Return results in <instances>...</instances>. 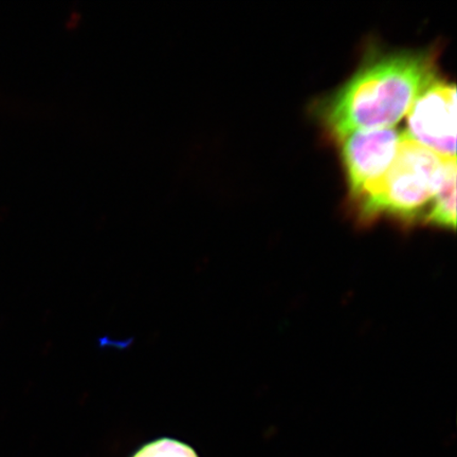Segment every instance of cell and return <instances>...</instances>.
<instances>
[{
    "mask_svg": "<svg viewBox=\"0 0 457 457\" xmlns=\"http://www.w3.org/2000/svg\"><path fill=\"white\" fill-rule=\"evenodd\" d=\"M436 78V57L426 51L379 54L322 103V121L331 135L394 128Z\"/></svg>",
    "mask_w": 457,
    "mask_h": 457,
    "instance_id": "6da1fadb",
    "label": "cell"
},
{
    "mask_svg": "<svg viewBox=\"0 0 457 457\" xmlns=\"http://www.w3.org/2000/svg\"><path fill=\"white\" fill-rule=\"evenodd\" d=\"M445 162L403 134L391 167L357 199L360 216L364 220L381 215L424 220L442 184Z\"/></svg>",
    "mask_w": 457,
    "mask_h": 457,
    "instance_id": "7a4b0ae2",
    "label": "cell"
},
{
    "mask_svg": "<svg viewBox=\"0 0 457 457\" xmlns=\"http://www.w3.org/2000/svg\"><path fill=\"white\" fill-rule=\"evenodd\" d=\"M407 138L445 159H456V87L437 77L407 113Z\"/></svg>",
    "mask_w": 457,
    "mask_h": 457,
    "instance_id": "3957f363",
    "label": "cell"
},
{
    "mask_svg": "<svg viewBox=\"0 0 457 457\" xmlns=\"http://www.w3.org/2000/svg\"><path fill=\"white\" fill-rule=\"evenodd\" d=\"M403 133L395 128L360 129L343 137L341 157L356 200L385 175L397 156Z\"/></svg>",
    "mask_w": 457,
    "mask_h": 457,
    "instance_id": "277c9868",
    "label": "cell"
},
{
    "mask_svg": "<svg viewBox=\"0 0 457 457\" xmlns=\"http://www.w3.org/2000/svg\"><path fill=\"white\" fill-rule=\"evenodd\" d=\"M445 228L456 227V159L445 162L441 186L424 220Z\"/></svg>",
    "mask_w": 457,
    "mask_h": 457,
    "instance_id": "5b68a950",
    "label": "cell"
},
{
    "mask_svg": "<svg viewBox=\"0 0 457 457\" xmlns=\"http://www.w3.org/2000/svg\"><path fill=\"white\" fill-rule=\"evenodd\" d=\"M130 457H199L195 449L179 439L162 437L143 445Z\"/></svg>",
    "mask_w": 457,
    "mask_h": 457,
    "instance_id": "8992f818",
    "label": "cell"
}]
</instances>
